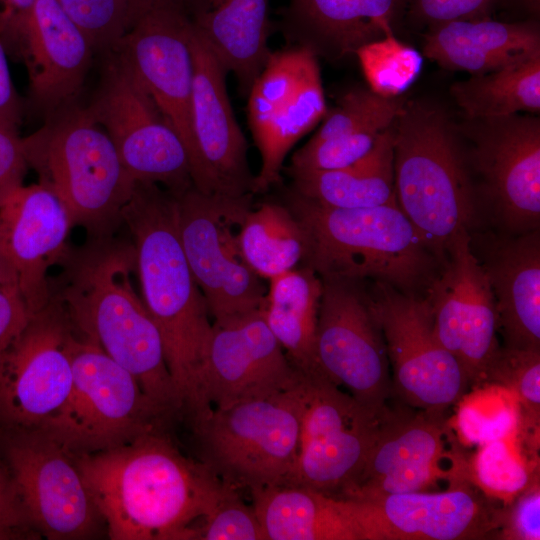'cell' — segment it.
I'll return each mask as SVG.
<instances>
[{"label": "cell", "instance_id": "cell-1", "mask_svg": "<svg viewBox=\"0 0 540 540\" xmlns=\"http://www.w3.org/2000/svg\"><path fill=\"white\" fill-rule=\"evenodd\" d=\"M75 459L112 540L196 539L231 487L185 456L166 430Z\"/></svg>", "mask_w": 540, "mask_h": 540}, {"label": "cell", "instance_id": "cell-19", "mask_svg": "<svg viewBox=\"0 0 540 540\" xmlns=\"http://www.w3.org/2000/svg\"><path fill=\"white\" fill-rule=\"evenodd\" d=\"M442 411L391 412L356 480L337 498L367 501L428 491L441 480L452 486L469 478L468 464L449 447Z\"/></svg>", "mask_w": 540, "mask_h": 540}, {"label": "cell", "instance_id": "cell-10", "mask_svg": "<svg viewBox=\"0 0 540 540\" xmlns=\"http://www.w3.org/2000/svg\"><path fill=\"white\" fill-rule=\"evenodd\" d=\"M391 412L364 405L323 375H302L299 451L285 485L341 496L362 471Z\"/></svg>", "mask_w": 540, "mask_h": 540}, {"label": "cell", "instance_id": "cell-50", "mask_svg": "<svg viewBox=\"0 0 540 540\" xmlns=\"http://www.w3.org/2000/svg\"><path fill=\"white\" fill-rule=\"evenodd\" d=\"M170 5L185 6V0H127L129 29L149 11Z\"/></svg>", "mask_w": 540, "mask_h": 540}, {"label": "cell", "instance_id": "cell-52", "mask_svg": "<svg viewBox=\"0 0 540 540\" xmlns=\"http://www.w3.org/2000/svg\"><path fill=\"white\" fill-rule=\"evenodd\" d=\"M195 8L194 14L213 8L222 0H192Z\"/></svg>", "mask_w": 540, "mask_h": 540}, {"label": "cell", "instance_id": "cell-23", "mask_svg": "<svg viewBox=\"0 0 540 540\" xmlns=\"http://www.w3.org/2000/svg\"><path fill=\"white\" fill-rule=\"evenodd\" d=\"M343 499V498H341ZM360 540H459L485 535L496 516L463 484L356 501L343 499Z\"/></svg>", "mask_w": 540, "mask_h": 540}, {"label": "cell", "instance_id": "cell-12", "mask_svg": "<svg viewBox=\"0 0 540 540\" xmlns=\"http://www.w3.org/2000/svg\"><path fill=\"white\" fill-rule=\"evenodd\" d=\"M368 292L393 372L392 391L421 410L443 411L458 402L470 381L438 341L426 298L380 282Z\"/></svg>", "mask_w": 540, "mask_h": 540}, {"label": "cell", "instance_id": "cell-16", "mask_svg": "<svg viewBox=\"0 0 540 540\" xmlns=\"http://www.w3.org/2000/svg\"><path fill=\"white\" fill-rule=\"evenodd\" d=\"M72 324L54 297L32 314L0 370V431L40 429L67 400L73 381Z\"/></svg>", "mask_w": 540, "mask_h": 540}, {"label": "cell", "instance_id": "cell-34", "mask_svg": "<svg viewBox=\"0 0 540 540\" xmlns=\"http://www.w3.org/2000/svg\"><path fill=\"white\" fill-rule=\"evenodd\" d=\"M467 119L505 117L540 111V53L498 70L472 75L450 87Z\"/></svg>", "mask_w": 540, "mask_h": 540}, {"label": "cell", "instance_id": "cell-21", "mask_svg": "<svg viewBox=\"0 0 540 540\" xmlns=\"http://www.w3.org/2000/svg\"><path fill=\"white\" fill-rule=\"evenodd\" d=\"M260 311L225 325L213 323L199 378L200 415L212 408L265 398L301 380Z\"/></svg>", "mask_w": 540, "mask_h": 540}, {"label": "cell", "instance_id": "cell-46", "mask_svg": "<svg viewBox=\"0 0 540 540\" xmlns=\"http://www.w3.org/2000/svg\"><path fill=\"white\" fill-rule=\"evenodd\" d=\"M505 529L508 539H540V490L535 482L520 493Z\"/></svg>", "mask_w": 540, "mask_h": 540}, {"label": "cell", "instance_id": "cell-45", "mask_svg": "<svg viewBox=\"0 0 540 540\" xmlns=\"http://www.w3.org/2000/svg\"><path fill=\"white\" fill-rule=\"evenodd\" d=\"M31 316L18 287L0 285V370L10 347Z\"/></svg>", "mask_w": 540, "mask_h": 540}, {"label": "cell", "instance_id": "cell-4", "mask_svg": "<svg viewBox=\"0 0 540 540\" xmlns=\"http://www.w3.org/2000/svg\"><path fill=\"white\" fill-rule=\"evenodd\" d=\"M284 199L306 234L303 264L320 277L372 280L421 295L440 269L442 261L397 203L329 208L290 188Z\"/></svg>", "mask_w": 540, "mask_h": 540}, {"label": "cell", "instance_id": "cell-48", "mask_svg": "<svg viewBox=\"0 0 540 540\" xmlns=\"http://www.w3.org/2000/svg\"><path fill=\"white\" fill-rule=\"evenodd\" d=\"M36 0H0V40L9 58L20 61L26 24Z\"/></svg>", "mask_w": 540, "mask_h": 540}, {"label": "cell", "instance_id": "cell-15", "mask_svg": "<svg viewBox=\"0 0 540 540\" xmlns=\"http://www.w3.org/2000/svg\"><path fill=\"white\" fill-rule=\"evenodd\" d=\"M0 445L31 527L50 540L95 535L101 517L72 454L39 430L0 431Z\"/></svg>", "mask_w": 540, "mask_h": 540}, {"label": "cell", "instance_id": "cell-38", "mask_svg": "<svg viewBox=\"0 0 540 540\" xmlns=\"http://www.w3.org/2000/svg\"><path fill=\"white\" fill-rule=\"evenodd\" d=\"M404 104L399 96L384 97L361 87L351 89L330 112L327 111L323 124L310 141L319 142L371 127L386 129Z\"/></svg>", "mask_w": 540, "mask_h": 540}, {"label": "cell", "instance_id": "cell-35", "mask_svg": "<svg viewBox=\"0 0 540 540\" xmlns=\"http://www.w3.org/2000/svg\"><path fill=\"white\" fill-rule=\"evenodd\" d=\"M458 402L455 427L466 444L480 446L511 437L522 424L518 399L503 387L489 384L465 394Z\"/></svg>", "mask_w": 540, "mask_h": 540}, {"label": "cell", "instance_id": "cell-47", "mask_svg": "<svg viewBox=\"0 0 540 540\" xmlns=\"http://www.w3.org/2000/svg\"><path fill=\"white\" fill-rule=\"evenodd\" d=\"M30 527L8 466L0 455V540L26 538Z\"/></svg>", "mask_w": 540, "mask_h": 540}, {"label": "cell", "instance_id": "cell-2", "mask_svg": "<svg viewBox=\"0 0 540 540\" xmlns=\"http://www.w3.org/2000/svg\"><path fill=\"white\" fill-rule=\"evenodd\" d=\"M60 264L63 271L55 284L50 281V293L75 333L131 373L159 408L174 418L182 416L160 333L132 284V243L113 236L88 238L78 250L69 249Z\"/></svg>", "mask_w": 540, "mask_h": 540}, {"label": "cell", "instance_id": "cell-11", "mask_svg": "<svg viewBox=\"0 0 540 540\" xmlns=\"http://www.w3.org/2000/svg\"><path fill=\"white\" fill-rule=\"evenodd\" d=\"M106 57L89 112L110 136L135 182L183 192L193 181L182 139L120 58L114 52Z\"/></svg>", "mask_w": 540, "mask_h": 540}, {"label": "cell", "instance_id": "cell-3", "mask_svg": "<svg viewBox=\"0 0 540 540\" xmlns=\"http://www.w3.org/2000/svg\"><path fill=\"white\" fill-rule=\"evenodd\" d=\"M122 223L132 236L142 300L160 333L182 416L191 421L200 414L199 378L213 323L180 242L174 195L135 182Z\"/></svg>", "mask_w": 540, "mask_h": 540}, {"label": "cell", "instance_id": "cell-43", "mask_svg": "<svg viewBox=\"0 0 540 540\" xmlns=\"http://www.w3.org/2000/svg\"><path fill=\"white\" fill-rule=\"evenodd\" d=\"M496 0H410L413 18L430 27L458 20L488 19Z\"/></svg>", "mask_w": 540, "mask_h": 540}, {"label": "cell", "instance_id": "cell-26", "mask_svg": "<svg viewBox=\"0 0 540 540\" xmlns=\"http://www.w3.org/2000/svg\"><path fill=\"white\" fill-rule=\"evenodd\" d=\"M492 290L505 346L540 350V231L472 234Z\"/></svg>", "mask_w": 540, "mask_h": 540}, {"label": "cell", "instance_id": "cell-6", "mask_svg": "<svg viewBox=\"0 0 540 540\" xmlns=\"http://www.w3.org/2000/svg\"><path fill=\"white\" fill-rule=\"evenodd\" d=\"M392 126L397 205L443 261L448 242L471 232L477 215L456 126L423 101L405 102Z\"/></svg>", "mask_w": 540, "mask_h": 540}, {"label": "cell", "instance_id": "cell-9", "mask_svg": "<svg viewBox=\"0 0 540 540\" xmlns=\"http://www.w3.org/2000/svg\"><path fill=\"white\" fill-rule=\"evenodd\" d=\"M173 195L180 242L213 323L229 324L260 311L266 288L246 263L238 240L253 195H210L193 185Z\"/></svg>", "mask_w": 540, "mask_h": 540}, {"label": "cell", "instance_id": "cell-44", "mask_svg": "<svg viewBox=\"0 0 540 540\" xmlns=\"http://www.w3.org/2000/svg\"><path fill=\"white\" fill-rule=\"evenodd\" d=\"M27 170L19 130L0 124V206L23 184Z\"/></svg>", "mask_w": 540, "mask_h": 540}, {"label": "cell", "instance_id": "cell-32", "mask_svg": "<svg viewBox=\"0 0 540 540\" xmlns=\"http://www.w3.org/2000/svg\"><path fill=\"white\" fill-rule=\"evenodd\" d=\"M322 279L303 264L269 280L260 310L288 360L302 375H322L315 356V335Z\"/></svg>", "mask_w": 540, "mask_h": 540}, {"label": "cell", "instance_id": "cell-8", "mask_svg": "<svg viewBox=\"0 0 540 540\" xmlns=\"http://www.w3.org/2000/svg\"><path fill=\"white\" fill-rule=\"evenodd\" d=\"M300 424L301 380L265 398L212 408L191 428L198 460L223 483L251 492L288 483L298 456Z\"/></svg>", "mask_w": 540, "mask_h": 540}, {"label": "cell", "instance_id": "cell-51", "mask_svg": "<svg viewBox=\"0 0 540 540\" xmlns=\"http://www.w3.org/2000/svg\"><path fill=\"white\" fill-rule=\"evenodd\" d=\"M0 285H9V286L18 287L15 272L8 258L3 252L1 246H0Z\"/></svg>", "mask_w": 540, "mask_h": 540}, {"label": "cell", "instance_id": "cell-39", "mask_svg": "<svg viewBox=\"0 0 540 540\" xmlns=\"http://www.w3.org/2000/svg\"><path fill=\"white\" fill-rule=\"evenodd\" d=\"M481 383L513 393L525 412L523 424L538 425L540 410V350L500 347Z\"/></svg>", "mask_w": 540, "mask_h": 540}, {"label": "cell", "instance_id": "cell-18", "mask_svg": "<svg viewBox=\"0 0 540 540\" xmlns=\"http://www.w3.org/2000/svg\"><path fill=\"white\" fill-rule=\"evenodd\" d=\"M472 142L470 160L482 192L508 233L539 229L540 120L513 114L467 119L460 127Z\"/></svg>", "mask_w": 540, "mask_h": 540}, {"label": "cell", "instance_id": "cell-29", "mask_svg": "<svg viewBox=\"0 0 540 540\" xmlns=\"http://www.w3.org/2000/svg\"><path fill=\"white\" fill-rule=\"evenodd\" d=\"M392 124L379 134L365 156L349 166L332 170L286 171L292 179L290 189L329 208H370L397 203Z\"/></svg>", "mask_w": 540, "mask_h": 540}, {"label": "cell", "instance_id": "cell-27", "mask_svg": "<svg viewBox=\"0 0 540 540\" xmlns=\"http://www.w3.org/2000/svg\"><path fill=\"white\" fill-rule=\"evenodd\" d=\"M410 0H289L281 30L291 45L341 60L394 34Z\"/></svg>", "mask_w": 540, "mask_h": 540}, {"label": "cell", "instance_id": "cell-41", "mask_svg": "<svg viewBox=\"0 0 540 540\" xmlns=\"http://www.w3.org/2000/svg\"><path fill=\"white\" fill-rule=\"evenodd\" d=\"M383 130L371 127L319 142L309 140L293 154L286 171L332 170L349 166L372 149Z\"/></svg>", "mask_w": 540, "mask_h": 540}, {"label": "cell", "instance_id": "cell-7", "mask_svg": "<svg viewBox=\"0 0 540 540\" xmlns=\"http://www.w3.org/2000/svg\"><path fill=\"white\" fill-rule=\"evenodd\" d=\"M69 350L70 394L39 431L77 457L166 430L174 418L154 404L132 374L100 347L73 331Z\"/></svg>", "mask_w": 540, "mask_h": 540}, {"label": "cell", "instance_id": "cell-37", "mask_svg": "<svg viewBox=\"0 0 540 540\" xmlns=\"http://www.w3.org/2000/svg\"><path fill=\"white\" fill-rule=\"evenodd\" d=\"M369 89L384 97H398L418 77L421 54L394 34L370 42L356 52Z\"/></svg>", "mask_w": 540, "mask_h": 540}, {"label": "cell", "instance_id": "cell-28", "mask_svg": "<svg viewBox=\"0 0 540 540\" xmlns=\"http://www.w3.org/2000/svg\"><path fill=\"white\" fill-rule=\"evenodd\" d=\"M540 53L535 22L458 20L431 26L423 54L441 67L484 74Z\"/></svg>", "mask_w": 540, "mask_h": 540}, {"label": "cell", "instance_id": "cell-20", "mask_svg": "<svg viewBox=\"0 0 540 540\" xmlns=\"http://www.w3.org/2000/svg\"><path fill=\"white\" fill-rule=\"evenodd\" d=\"M191 122L193 186L205 194L244 197L254 194L255 176L248 163V146L226 90L227 71L193 22Z\"/></svg>", "mask_w": 540, "mask_h": 540}, {"label": "cell", "instance_id": "cell-33", "mask_svg": "<svg viewBox=\"0 0 540 540\" xmlns=\"http://www.w3.org/2000/svg\"><path fill=\"white\" fill-rule=\"evenodd\" d=\"M238 240L243 257L261 279L299 266L307 254L305 231L285 204L263 202L244 216Z\"/></svg>", "mask_w": 540, "mask_h": 540}, {"label": "cell", "instance_id": "cell-36", "mask_svg": "<svg viewBox=\"0 0 540 540\" xmlns=\"http://www.w3.org/2000/svg\"><path fill=\"white\" fill-rule=\"evenodd\" d=\"M468 476L487 496L514 500L531 484V472L517 444L516 435L479 446Z\"/></svg>", "mask_w": 540, "mask_h": 540}, {"label": "cell", "instance_id": "cell-22", "mask_svg": "<svg viewBox=\"0 0 540 540\" xmlns=\"http://www.w3.org/2000/svg\"><path fill=\"white\" fill-rule=\"evenodd\" d=\"M192 26L193 20L185 6L159 7L138 19L112 51L180 136L188 152L190 166L193 155Z\"/></svg>", "mask_w": 540, "mask_h": 540}, {"label": "cell", "instance_id": "cell-5", "mask_svg": "<svg viewBox=\"0 0 540 540\" xmlns=\"http://www.w3.org/2000/svg\"><path fill=\"white\" fill-rule=\"evenodd\" d=\"M28 168L64 204L74 226L88 238L114 235L135 181L105 129L77 101L22 137Z\"/></svg>", "mask_w": 540, "mask_h": 540}, {"label": "cell", "instance_id": "cell-14", "mask_svg": "<svg viewBox=\"0 0 540 540\" xmlns=\"http://www.w3.org/2000/svg\"><path fill=\"white\" fill-rule=\"evenodd\" d=\"M247 97L261 157L253 191L264 193L281 182L285 157L327 113L318 56L298 45L272 52Z\"/></svg>", "mask_w": 540, "mask_h": 540}, {"label": "cell", "instance_id": "cell-49", "mask_svg": "<svg viewBox=\"0 0 540 540\" xmlns=\"http://www.w3.org/2000/svg\"><path fill=\"white\" fill-rule=\"evenodd\" d=\"M7 58L0 40V124L19 130L25 114V103L12 81Z\"/></svg>", "mask_w": 540, "mask_h": 540}, {"label": "cell", "instance_id": "cell-13", "mask_svg": "<svg viewBox=\"0 0 540 540\" xmlns=\"http://www.w3.org/2000/svg\"><path fill=\"white\" fill-rule=\"evenodd\" d=\"M321 279L315 335L318 369L364 405L386 409L392 394L390 364L364 281Z\"/></svg>", "mask_w": 540, "mask_h": 540}, {"label": "cell", "instance_id": "cell-17", "mask_svg": "<svg viewBox=\"0 0 540 540\" xmlns=\"http://www.w3.org/2000/svg\"><path fill=\"white\" fill-rule=\"evenodd\" d=\"M438 341L479 384L498 352L496 303L483 268L461 230L448 242L440 269L424 295Z\"/></svg>", "mask_w": 540, "mask_h": 540}, {"label": "cell", "instance_id": "cell-31", "mask_svg": "<svg viewBox=\"0 0 540 540\" xmlns=\"http://www.w3.org/2000/svg\"><path fill=\"white\" fill-rule=\"evenodd\" d=\"M250 493L267 540H360L341 498L295 485Z\"/></svg>", "mask_w": 540, "mask_h": 540}, {"label": "cell", "instance_id": "cell-24", "mask_svg": "<svg viewBox=\"0 0 540 540\" xmlns=\"http://www.w3.org/2000/svg\"><path fill=\"white\" fill-rule=\"evenodd\" d=\"M72 227L62 201L40 183L22 184L0 206V246L32 314L50 300L48 271L68 253Z\"/></svg>", "mask_w": 540, "mask_h": 540}, {"label": "cell", "instance_id": "cell-30", "mask_svg": "<svg viewBox=\"0 0 540 540\" xmlns=\"http://www.w3.org/2000/svg\"><path fill=\"white\" fill-rule=\"evenodd\" d=\"M268 4L269 0H222L192 18L218 61L234 74L244 96L272 53Z\"/></svg>", "mask_w": 540, "mask_h": 540}, {"label": "cell", "instance_id": "cell-42", "mask_svg": "<svg viewBox=\"0 0 540 540\" xmlns=\"http://www.w3.org/2000/svg\"><path fill=\"white\" fill-rule=\"evenodd\" d=\"M196 539L267 540L253 505L239 497L230 487L197 528Z\"/></svg>", "mask_w": 540, "mask_h": 540}, {"label": "cell", "instance_id": "cell-40", "mask_svg": "<svg viewBox=\"0 0 540 540\" xmlns=\"http://www.w3.org/2000/svg\"><path fill=\"white\" fill-rule=\"evenodd\" d=\"M95 52H112L129 29L127 0H56Z\"/></svg>", "mask_w": 540, "mask_h": 540}, {"label": "cell", "instance_id": "cell-25", "mask_svg": "<svg viewBox=\"0 0 540 540\" xmlns=\"http://www.w3.org/2000/svg\"><path fill=\"white\" fill-rule=\"evenodd\" d=\"M95 51L56 0H36L20 53L28 74L25 111L43 116L77 101Z\"/></svg>", "mask_w": 540, "mask_h": 540}]
</instances>
